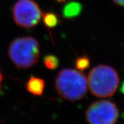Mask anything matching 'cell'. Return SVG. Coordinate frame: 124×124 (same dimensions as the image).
Returning <instances> with one entry per match:
<instances>
[{
    "label": "cell",
    "mask_w": 124,
    "mask_h": 124,
    "mask_svg": "<svg viewBox=\"0 0 124 124\" xmlns=\"http://www.w3.org/2000/svg\"><path fill=\"white\" fill-rule=\"evenodd\" d=\"M87 87L85 75L75 69H63L56 78V92L67 101L74 102L82 99L86 94Z\"/></svg>",
    "instance_id": "cell-1"
},
{
    "label": "cell",
    "mask_w": 124,
    "mask_h": 124,
    "mask_svg": "<svg viewBox=\"0 0 124 124\" xmlns=\"http://www.w3.org/2000/svg\"><path fill=\"white\" fill-rule=\"evenodd\" d=\"M120 78L113 67L100 65L94 67L88 75L87 85L93 96L108 98L116 93L119 86Z\"/></svg>",
    "instance_id": "cell-2"
},
{
    "label": "cell",
    "mask_w": 124,
    "mask_h": 124,
    "mask_svg": "<svg viewBox=\"0 0 124 124\" xmlns=\"http://www.w3.org/2000/svg\"><path fill=\"white\" fill-rule=\"evenodd\" d=\"M10 60L19 69H28L38 62L40 46L35 38L30 36L15 39L8 50Z\"/></svg>",
    "instance_id": "cell-3"
},
{
    "label": "cell",
    "mask_w": 124,
    "mask_h": 124,
    "mask_svg": "<svg viewBox=\"0 0 124 124\" xmlns=\"http://www.w3.org/2000/svg\"><path fill=\"white\" fill-rule=\"evenodd\" d=\"M120 116L116 104L108 100L95 101L90 105L85 112L89 124H116Z\"/></svg>",
    "instance_id": "cell-4"
},
{
    "label": "cell",
    "mask_w": 124,
    "mask_h": 124,
    "mask_svg": "<svg viewBox=\"0 0 124 124\" xmlns=\"http://www.w3.org/2000/svg\"><path fill=\"white\" fill-rule=\"evenodd\" d=\"M12 14L15 23L25 29L36 26L43 16L41 9L34 0H18L13 5Z\"/></svg>",
    "instance_id": "cell-5"
},
{
    "label": "cell",
    "mask_w": 124,
    "mask_h": 124,
    "mask_svg": "<svg viewBox=\"0 0 124 124\" xmlns=\"http://www.w3.org/2000/svg\"><path fill=\"white\" fill-rule=\"evenodd\" d=\"M82 5L78 1H70L62 8V16L68 20L75 19L81 14Z\"/></svg>",
    "instance_id": "cell-6"
},
{
    "label": "cell",
    "mask_w": 124,
    "mask_h": 124,
    "mask_svg": "<svg viewBox=\"0 0 124 124\" xmlns=\"http://www.w3.org/2000/svg\"><path fill=\"white\" fill-rule=\"evenodd\" d=\"M44 80L36 77H30L26 84L27 91L34 96H41L44 92Z\"/></svg>",
    "instance_id": "cell-7"
},
{
    "label": "cell",
    "mask_w": 124,
    "mask_h": 124,
    "mask_svg": "<svg viewBox=\"0 0 124 124\" xmlns=\"http://www.w3.org/2000/svg\"><path fill=\"white\" fill-rule=\"evenodd\" d=\"M42 18L44 25L48 29H53L60 23L59 16L54 12H47L43 14Z\"/></svg>",
    "instance_id": "cell-8"
},
{
    "label": "cell",
    "mask_w": 124,
    "mask_h": 124,
    "mask_svg": "<svg viewBox=\"0 0 124 124\" xmlns=\"http://www.w3.org/2000/svg\"><path fill=\"white\" fill-rule=\"evenodd\" d=\"M43 63L48 70H55L60 64V61L56 56L54 54H47L43 58Z\"/></svg>",
    "instance_id": "cell-9"
},
{
    "label": "cell",
    "mask_w": 124,
    "mask_h": 124,
    "mask_svg": "<svg viewBox=\"0 0 124 124\" xmlns=\"http://www.w3.org/2000/svg\"><path fill=\"white\" fill-rule=\"evenodd\" d=\"M75 67L80 71H84L87 69L90 66V60L86 55L77 58L75 60Z\"/></svg>",
    "instance_id": "cell-10"
},
{
    "label": "cell",
    "mask_w": 124,
    "mask_h": 124,
    "mask_svg": "<svg viewBox=\"0 0 124 124\" xmlns=\"http://www.w3.org/2000/svg\"><path fill=\"white\" fill-rule=\"evenodd\" d=\"M116 5L124 7V0H112Z\"/></svg>",
    "instance_id": "cell-11"
},
{
    "label": "cell",
    "mask_w": 124,
    "mask_h": 124,
    "mask_svg": "<svg viewBox=\"0 0 124 124\" xmlns=\"http://www.w3.org/2000/svg\"><path fill=\"white\" fill-rule=\"evenodd\" d=\"M3 75L1 74V70H0V91L1 89V83L2 81H3Z\"/></svg>",
    "instance_id": "cell-12"
},
{
    "label": "cell",
    "mask_w": 124,
    "mask_h": 124,
    "mask_svg": "<svg viewBox=\"0 0 124 124\" xmlns=\"http://www.w3.org/2000/svg\"><path fill=\"white\" fill-rule=\"evenodd\" d=\"M67 0H56V1H57L59 3H65Z\"/></svg>",
    "instance_id": "cell-13"
},
{
    "label": "cell",
    "mask_w": 124,
    "mask_h": 124,
    "mask_svg": "<svg viewBox=\"0 0 124 124\" xmlns=\"http://www.w3.org/2000/svg\"><path fill=\"white\" fill-rule=\"evenodd\" d=\"M122 91L123 93H124V84H123V85H122Z\"/></svg>",
    "instance_id": "cell-14"
}]
</instances>
